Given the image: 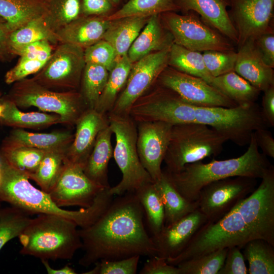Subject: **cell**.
Wrapping results in <instances>:
<instances>
[{
    "mask_svg": "<svg viewBox=\"0 0 274 274\" xmlns=\"http://www.w3.org/2000/svg\"><path fill=\"white\" fill-rule=\"evenodd\" d=\"M42 1H47V0H42Z\"/></svg>",
    "mask_w": 274,
    "mask_h": 274,
    "instance_id": "61",
    "label": "cell"
},
{
    "mask_svg": "<svg viewBox=\"0 0 274 274\" xmlns=\"http://www.w3.org/2000/svg\"><path fill=\"white\" fill-rule=\"evenodd\" d=\"M52 45L47 40L38 41L14 48L11 50V54L12 56L18 55L23 59L46 62L53 52Z\"/></svg>",
    "mask_w": 274,
    "mask_h": 274,
    "instance_id": "47",
    "label": "cell"
},
{
    "mask_svg": "<svg viewBox=\"0 0 274 274\" xmlns=\"http://www.w3.org/2000/svg\"><path fill=\"white\" fill-rule=\"evenodd\" d=\"M234 71L260 91L274 85L273 69L264 63L253 39L238 47Z\"/></svg>",
    "mask_w": 274,
    "mask_h": 274,
    "instance_id": "22",
    "label": "cell"
},
{
    "mask_svg": "<svg viewBox=\"0 0 274 274\" xmlns=\"http://www.w3.org/2000/svg\"><path fill=\"white\" fill-rule=\"evenodd\" d=\"M134 192L143 208L150 235L155 236L164 225V210L154 182L142 186Z\"/></svg>",
    "mask_w": 274,
    "mask_h": 274,
    "instance_id": "35",
    "label": "cell"
},
{
    "mask_svg": "<svg viewBox=\"0 0 274 274\" xmlns=\"http://www.w3.org/2000/svg\"><path fill=\"white\" fill-rule=\"evenodd\" d=\"M207 221L206 216L197 209L172 224L164 226L157 235L152 237L157 255L167 259L179 255Z\"/></svg>",
    "mask_w": 274,
    "mask_h": 274,
    "instance_id": "20",
    "label": "cell"
},
{
    "mask_svg": "<svg viewBox=\"0 0 274 274\" xmlns=\"http://www.w3.org/2000/svg\"><path fill=\"white\" fill-rule=\"evenodd\" d=\"M41 40H47L53 45L58 44L56 33L47 23L45 15L31 20L11 33L9 40L10 53L14 48Z\"/></svg>",
    "mask_w": 274,
    "mask_h": 274,
    "instance_id": "38",
    "label": "cell"
},
{
    "mask_svg": "<svg viewBox=\"0 0 274 274\" xmlns=\"http://www.w3.org/2000/svg\"><path fill=\"white\" fill-rule=\"evenodd\" d=\"M168 66L185 74L201 78L210 84L213 78L206 66L202 54L174 43L170 47Z\"/></svg>",
    "mask_w": 274,
    "mask_h": 274,
    "instance_id": "34",
    "label": "cell"
},
{
    "mask_svg": "<svg viewBox=\"0 0 274 274\" xmlns=\"http://www.w3.org/2000/svg\"><path fill=\"white\" fill-rule=\"evenodd\" d=\"M249 274L274 273V246L262 239L249 242L243 248Z\"/></svg>",
    "mask_w": 274,
    "mask_h": 274,
    "instance_id": "37",
    "label": "cell"
},
{
    "mask_svg": "<svg viewBox=\"0 0 274 274\" xmlns=\"http://www.w3.org/2000/svg\"><path fill=\"white\" fill-rule=\"evenodd\" d=\"M111 21L105 15L85 16L79 18L58 30V43H68L83 49L103 39Z\"/></svg>",
    "mask_w": 274,
    "mask_h": 274,
    "instance_id": "23",
    "label": "cell"
},
{
    "mask_svg": "<svg viewBox=\"0 0 274 274\" xmlns=\"http://www.w3.org/2000/svg\"><path fill=\"white\" fill-rule=\"evenodd\" d=\"M109 75V71L101 65L90 63L85 64L81 80L80 92L88 108L95 109Z\"/></svg>",
    "mask_w": 274,
    "mask_h": 274,
    "instance_id": "39",
    "label": "cell"
},
{
    "mask_svg": "<svg viewBox=\"0 0 274 274\" xmlns=\"http://www.w3.org/2000/svg\"><path fill=\"white\" fill-rule=\"evenodd\" d=\"M84 56L86 63L101 65L109 72L117 61L114 48L109 43L103 39L84 49Z\"/></svg>",
    "mask_w": 274,
    "mask_h": 274,
    "instance_id": "45",
    "label": "cell"
},
{
    "mask_svg": "<svg viewBox=\"0 0 274 274\" xmlns=\"http://www.w3.org/2000/svg\"><path fill=\"white\" fill-rule=\"evenodd\" d=\"M210 84L237 105L256 102L261 92L235 71L213 77Z\"/></svg>",
    "mask_w": 274,
    "mask_h": 274,
    "instance_id": "31",
    "label": "cell"
},
{
    "mask_svg": "<svg viewBox=\"0 0 274 274\" xmlns=\"http://www.w3.org/2000/svg\"><path fill=\"white\" fill-rule=\"evenodd\" d=\"M107 116L115 136L113 156L122 175L120 182L110 187L109 192L114 196L134 192L142 186L154 182L143 166L138 155L136 123L129 115L108 113Z\"/></svg>",
    "mask_w": 274,
    "mask_h": 274,
    "instance_id": "7",
    "label": "cell"
},
{
    "mask_svg": "<svg viewBox=\"0 0 274 274\" xmlns=\"http://www.w3.org/2000/svg\"><path fill=\"white\" fill-rule=\"evenodd\" d=\"M105 188L89 179L81 167L65 162L54 186L49 193L60 208L90 207L97 195Z\"/></svg>",
    "mask_w": 274,
    "mask_h": 274,
    "instance_id": "16",
    "label": "cell"
},
{
    "mask_svg": "<svg viewBox=\"0 0 274 274\" xmlns=\"http://www.w3.org/2000/svg\"><path fill=\"white\" fill-rule=\"evenodd\" d=\"M149 17H129L111 21L103 40L114 48L117 60L127 55L129 48Z\"/></svg>",
    "mask_w": 274,
    "mask_h": 274,
    "instance_id": "29",
    "label": "cell"
},
{
    "mask_svg": "<svg viewBox=\"0 0 274 274\" xmlns=\"http://www.w3.org/2000/svg\"><path fill=\"white\" fill-rule=\"evenodd\" d=\"M4 110L0 117V124L14 128L41 129L54 124H62V120L57 114L44 112H23L12 101L5 96L1 102Z\"/></svg>",
    "mask_w": 274,
    "mask_h": 274,
    "instance_id": "27",
    "label": "cell"
},
{
    "mask_svg": "<svg viewBox=\"0 0 274 274\" xmlns=\"http://www.w3.org/2000/svg\"><path fill=\"white\" fill-rule=\"evenodd\" d=\"M140 274H180L177 266L167 263L166 259L158 255L149 257L145 263Z\"/></svg>",
    "mask_w": 274,
    "mask_h": 274,
    "instance_id": "50",
    "label": "cell"
},
{
    "mask_svg": "<svg viewBox=\"0 0 274 274\" xmlns=\"http://www.w3.org/2000/svg\"><path fill=\"white\" fill-rule=\"evenodd\" d=\"M271 165L267 156L260 152L253 133L247 151L238 157L187 164L176 173L165 170L180 194L187 200L195 201L200 190L213 182L234 177L261 179Z\"/></svg>",
    "mask_w": 274,
    "mask_h": 274,
    "instance_id": "4",
    "label": "cell"
},
{
    "mask_svg": "<svg viewBox=\"0 0 274 274\" xmlns=\"http://www.w3.org/2000/svg\"><path fill=\"white\" fill-rule=\"evenodd\" d=\"M254 41L264 63L273 68L274 31L262 34L254 39Z\"/></svg>",
    "mask_w": 274,
    "mask_h": 274,
    "instance_id": "51",
    "label": "cell"
},
{
    "mask_svg": "<svg viewBox=\"0 0 274 274\" xmlns=\"http://www.w3.org/2000/svg\"><path fill=\"white\" fill-rule=\"evenodd\" d=\"M173 125L162 121L136 123V148L140 161L152 181L159 180L161 164L169 143Z\"/></svg>",
    "mask_w": 274,
    "mask_h": 274,
    "instance_id": "18",
    "label": "cell"
},
{
    "mask_svg": "<svg viewBox=\"0 0 274 274\" xmlns=\"http://www.w3.org/2000/svg\"><path fill=\"white\" fill-rule=\"evenodd\" d=\"M2 180L0 185V201L7 202L29 215L54 214L75 222L80 228L92 224L106 211L113 199L109 189H104L92 204L78 211H69L57 206L49 193L33 186L27 174L8 163L0 156Z\"/></svg>",
    "mask_w": 274,
    "mask_h": 274,
    "instance_id": "3",
    "label": "cell"
},
{
    "mask_svg": "<svg viewBox=\"0 0 274 274\" xmlns=\"http://www.w3.org/2000/svg\"><path fill=\"white\" fill-rule=\"evenodd\" d=\"M226 139L204 124L194 122L173 126L163 161L170 173L180 171L185 165L216 156Z\"/></svg>",
    "mask_w": 274,
    "mask_h": 274,
    "instance_id": "6",
    "label": "cell"
},
{
    "mask_svg": "<svg viewBox=\"0 0 274 274\" xmlns=\"http://www.w3.org/2000/svg\"><path fill=\"white\" fill-rule=\"evenodd\" d=\"M180 10L175 0H128L117 11L105 18L109 21L129 17H149Z\"/></svg>",
    "mask_w": 274,
    "mask_h": 274,
    "instance_id": "36",
    "label": "cell"
},
{
    "mask_svg": "<svg viewBox=\"0 0 274 274\" xmlns=\"http://www.w3.org/2000/svg\"><path fill=\"white\" fill-rule=\"evenodd\" d=\"M170 46L151 53L132 64L125 87L109 113L128 115L134 102L154 84L168 66Z\"/></svg>",
    "mask_w": 274,
    "mask_h": 274,
    "instance_id": "14",
    "label": "cell"
},
{
    "mask_svg": "<svg viewBox=\"0 0 274 274\" xmlns=\"http://www.w3.org/2000/svg\"><path fill=\"white\" fill-rule=\"evenodd\" d=\"M21 109L36 107L60 116L62 124L73 126L87 107L78 90L56 91L48 89L31 78L13 83L5 96Z\"/></svg>",
    "mask_w": 274,
    "mask_h": 274,
    "instance_id": "8",
    "label": "cell"
},
{
    "mask_svg": "<svg viewBox=\"0 0 274 274\" xmlns=\"http://www.w3.org/2000/svg\"><path fill=\"white\" fill-rule=\"evenodd\" d=\"M0 207H1V204H0Z\"/></svg>",
    "mask_w": 274,
    "mask_h": 274,
    "instance_id": "62",
    "label": "cell"
},
{
    "mask_svg": "<svg viewBox=\"0 0 274 274\" xmlns=\"http://www.w3.org/2000/svg\"><path fill=\"white\" fill-rule=\"evenodd\" d=\"M42 264L44 265L48 274H76V271L68 265H66L59 269H54L51 267L48 260H42Z\"/></svg>",
    "mask_w": 274,
    "mask_h": 274,
    "instance_id": "56",
    "label": "cell"
},
{
    "mask_svg": "<svg viewBox=\"0 0 274 274\" xmlns=\"http://www.w3.org/2000/svg\"><path fill=\"white\" fill-rule=\"evenodd\" d=\"M2 171H1V167H0V185H1V182H2Z\"/></svg>",
    "mask_w": 274,
    "mask_h": 274,
    "instance_id": "59",
    "label": "cell"
},
{
    "mask_svg": "<svg viewBox=\"0 0 274 274\" xmlns=\"http://www.w3.org/2000/svg\"><path fill=\"white\" fill-rule=\"evenodd\" d=\"M254 136L259 148L266 156L274 158V139L271 133L266 129L262 128L256 130Z\"/></svg>",
    "mask_w": 274,
    "mask_h": 274,
    "instance_id": "54",
    "label": "cell"
},
{
    "mask_svg": "<svg viewBox=\"0 0 274 274\" xmlns=\"http://www.w3.org/2000/svg\"><path fill=\"white\" fill-rule=\"evenodd\" d=\"M109 1L112 3V4L113 5V4H114V5H117V4H118L120 2V0H109Z\"/></svg>",
    "mask_w": 274,
    "mask_h": 274,
    "instance_id": "58",
    "label": "cell"
},
{
    "mask_svg": "<svg viewBox=\"0 0 274 274\" xmlns=\"http://www.w3.org/2000/svg\"><path fill=\"white\" fill-rule=\"evenodd\" d=\"M173 43L172 36L163 26L160 15H152L132 43L127 55L133 64L151 53L170 46Z\"/></svg>",
    "mask_w": 274,
    "mask_h": 274,
    "instance_id": "24",
    "label": "cell"
},
{
    "mask_svg": "<svg viewBox=\"0 0 274 274\" xmlns=\"http://www.w3.org/2000/svg\"><path fill=\"white\" fill-rule=\"evenodd\" d=\"M46 151L28 147L0 148V156L13 167L30 174L36 170Z\"/></svg>",
    "mask_w": 274,
    "mask_h": 274,
    "instance_id": "42",
    "label": "cell"
},
{
    "mask_svg": "<svg viewBox=\"0 0 274 274\" xmlns=\"http://www.w3.org/2000/svg\"><path fill=\"white\" fill-rule=\"evenodd\" d=\"M11 32L6 21L0 16V54L4 60L11 59L12 56L9 46V40Z\"/></svg>",
    "mask_w": 274,
    "mask_h": 274,
    "instance_id": "55",
    "label": "cell"
},
{
    "mask_svg": "<svg viewBox=\"0 0 274 274\" xmlns=\"http://www.w3.org/2000/svg\"><path fill=\"white\" fill-rule=\"evenodd\" d=\"M67 148L47 150L36 170L27 174L43 191L49 193L56 184L65 164Z\"/></svg>",
    "mask_w": 274,
    "mask_h": 274,
    "instance_id": "33",
    "label": "cell"
},
{
    "mask_svg": "<svg viewBox=\"0 0 274 274\" xmlns=\"http://www.w3.org/2000/svg\"><path fill=\"white\" fill-rule=\"evenodd\" d=\"M70 131L34 133L22 128H14L3 140L1 148L28 147L49 150L67 148L74 139Z\"/></svg>",
    "mask_w": 274,
    "mask_h": 274,
    "instance_id": "25",
    "label": "cell"
},
{
    "mask_svg": "<svg viewBox=\"0 0 274 274\" xmlns=\"http://www.w3.org/2000/svg\"><path fill=\"white\" fill-rule=\"evenodd\" d=\"M0 60L4 61V59H3V58L2 57V56L1 55V54H0Z\"/></svg>",
    "mask_w": 274,
    "mask_h": 274,
    "instance_id": "60",
    "label": "cell"
},
{
    "mask_svg": "<svg viewBox=\"0 0 274 274\" xmlns=\"http://www.w3.org/2000/svg\"><path fill=\"white\" fill-rule=\"evenodd\" d=\"M155 84V83H154ZM132 105L128 115L136 123L162 121L172 125L194 122L195 106L156 82Z\"/></svg>",
    "mask_w": 274,
    "mask_h": 274,
    "instance_id": "10",
    "label": "cell"
},
{
    "mask_svg": "<svg viewBox=\"0 0 274 274\" xmlns=\"http://www.w3.org/2000/svg\"><path fill=\"white\" fill-rule=\"evenodd\" d=\"M156 82L177 93L195 107L231 108L237 106L216 88L201 78L167 66Z\"/></svg>",
    "mask_w": 274,
    "mask_h": 274,
    "instance_id": "15",
    "label": "cell"
},
{
    "mask_svg": "<svg viewBox=\"0 0 274 274\" xmlns=\"http://www.w3.org/2000/svg\"><path fill=\"white\" fill-rule=\"evenodd\" d=\"M241 250L235 246L228 248L224 263L218 274L248 273L245 259Z\"/></svg>",
    "mask_w": 274,
    "mask_h": 274,
    "instance_id": "49",
    "label": "cell"
},
{
    "mask_svg": "<svg viewBox=\"0 0 274 274\" xmlns=\"http://www.w3.org/2000/svg\"><path fill=\"white\" fill-rule=\"evenodd\" d=\"M78 227L60 216L39 214L18 237L22 246L20 253L41 260L72 259L82 247Z\"/></svg>",
    "mask_w": 274,
    "mask_h": 274,
    "instance_id": "5",
    "label": "cell"
},
{
    "mask_svg": "<svg viewBox=\"0 0 274 274\" xmlns=\"http://www.w3.org/2000/svg\"><path fill=\"white\" fill-rule=\"evenodd\" d=\"M206 66L213 77L234 71L237 51L209 50L203 52Z\"/></svg>",
    "mask_w": 274,
    "mask_h": 274,
    "instance_id": "44",
    "label": "cell"
},
{
    "mask_svg": "<svg viewBox=\"0 0 274 274\" xmlns=\"http://www.w3.org/2000/svg\"><path fill=\"white\" fill-rule=\"evenodd\" d=\"M31 219L15 207L0 208V251L8 242L22 233Z\"/></svg>",
    "mask_w": 274,
    "mask_h": 274,
    "instance_id": "41",
    "label": "cell"
},
{
    "mask_svg": "<svg viewBox=\"0 0 274 274\" xmlns=\"http://www.w3.org/2000/svg\"><path fill=\"white\" fill-rule=\"evenodd\" d=\"M259 185L215 221H207L177 256L168 263H179L211 252L262 239L274 246V167L271 165Z\"/></svg>",
    "mask_w": 274,
    "mask_h": 274,
    "instance_id": "1",
    "label": "cell"
},
{
    "mask_svg": "<svg viewBox=\"0 0 274 274\" xmlns=\"http://www.w3.org/2000/svg\"><path fill=\"white\" fill-rule=\"evenodd\" d=\"M45 63L46 62L38 60L20 58L17 63L5 74V82L7 84H11L26 78L30 75L35 74Z\"/></svg>",
    "mask_w": 274,
    "mask_h": 274,
    "instance_id": "48",
    "label": "cell"
},
{
    "mask_svg": "<svg viewBox=\"0 0 274 274\" xmlns=\"http://www.w3.org/2000/svg\"><path fill=\"white\" fill-rule=\"evenodd\" d=\"M46 13V2L42 0H0V16L12 32Z\"/></svg>",
    "mask_w": 274,
    "mask_h": 274,
    "instance_id": "30",
    "label": "cell"
},
{
    "mask_svg": "<svg viewBox=\"0 0 274 274\" xmlns=\"http://www.w3.org/2000/svg\"><path fill=\"white\" fill-rule=\"evenodd\" d=\"M132 65L127 55L117 60L109 72L107 83L95 108L96 111L106 115L111 111L121 90L125 87Z\"/></svg>",
    "mask_w": 274,
    "mask_h": 274,
    "instance_id": "32",
    "label": "cell"
},
{
    "mask_svg": "<svg viewBox=\"0 0 274 274\" xmlns=\"http://www.w3.org/2000/svg\"><path fill=\"white\" fill-rule=\"evenodd\" d=\"M162 201L164 210V225L168 226L198 209L197 200L190 201L183 196L162 169L160 179L154 182Z\"/></svg>",
    "mask_w": 274,
    "mask_h": 274,
    "instance_id": "28",
    "label": "cell"
},
{
    "mask_svg": "<svg viewBox=\"0 0 274 274\" xmlns=\"http://www.w3.org/2000/svg\"><path fill=\"white\" fill-rule=\"evenodd\" d=\"M45 19L56 32L82 15L81 0H47Z\"/></svg>",
    "mask_w": 274,
    "mask_h": 274,
    "instance_id": "40",
    "label": "cell"
},
{
    "mask_svg": "<svg viewBox=\"0 0 274 274\" xmlns=\"http://www.w3.org/2000/svg\"><path fill=\"white\" fill-rule=\"evenodd\" d=\"M257 179L230 177L213 182L202 188L197 200L198 209L208 221H215L227 213L256 188Z\"/></svg>",
    "mask_w": 274,
    "mask_h": 274,
    "instance_id": "13",
    "label": "cell"
},
{
    "mask_svg": "<svg viewBox=\"0 0 274 274\" xmlns=\"http://www.w3.org/2000/svg\"><path fill=\"white\" fill-rule=\"evenodd\" d=\"M176 3L186 13L194 12L208 25L237 45L238 36L230 17L228 8L229 0H175Z\"/></svg>",
    "mask_w": 274,
    "mask_h": 274,
    "instance_id": "21",
    "label": "cell"
},
{
    "mask_svg": "<svg viewBox=\"0 0 274 274\" xmlns=\"http://www.w3.org/2000/svg\"><path fill=\"white\" fill-rule=\"evenodd\" d=\"M228 248L219 249L179 263L180 274H218L223 266Z\"/></svg>",
    "mask_w": 274,
    "mask_h": 274,
    "instance_id": "43",
    "label": "cell"
},
{
    "mask_svg": "<svg viewBox=\"0 0 274 274\" xmlns=\"http://www.w3.org/2000/svg\"><path fill=\"white\" fill-rule=\"evenodd\" d=\"M140 256L114 260H101L94 264V267L85 274H135L137 272Z\"/></svg>",
    "mask_w": 274,
    "mask_h": 274,
    "instance_id": "46",
    "label": "cell"
},
{
    "mask_svg": "<svg viewBox=\"0 0 274 274\" xmlns=\"http://www.w3.org/2000/svg\"><path fill=\"white\" fill-rule=\"evenodd\" d=\"M195 122L212 127L239 146L250 143L256 130L268 127L256 102L234 107H195Z\"/></svg>",
    "mask_w": 274,
    "mask_h": 274,
    "instance_id": "9",
    "label": "cell"
},
{
    "mask_svg": "<svg viewBox=\"0 0 274 274\" xmlns=\"http://www.w3.org/2000/svg\"><path fill=\"white\" fill-rule=\"evenodd\" d=\"M3 110H4V106L2 105V104L0 102V117L2 115Z\"/></svg>",
    "mask_w": 274,
    "mask_h": 274,
    "instance_id": "57",
    "label": "cell"
},
{
    "mask_svg": "<svg viewBox=\"0 0 274 274\" xmlns=\"http://www.w3.org/2000/svg\"><path fill=\"white\" fill-rule=\"evenodd\" d=\"M113 4L109 0H81V13L85 16L105 15Z\"/></svg>",
    "mask_w": 274,
    "mask_h": 274,
    "instance_id": "52",
    "label": "cell"
},
{
    "mask_svg": "<svg viewBox=\"0 0 274 274\" xmlns=\"http://www.w3.org/2000/svg\"><path fill=\"white\" fill-rule=\"evenodd\" d=\"M84 51L76 45L58 43L43 67L31 78L52 90H77L86 64Z\"/></svg>",
    "mask_w": 274,
    "mask_h": 274,
    "instance_id": "12",
    "label": "cell"
},
{
    "mask_svg": "<svg viewBox=\"0 0 274 274\" xmlns=\"http://www.w3.org/2000/svg\"><path fill=\"white\" fill-rule=\"evenodd\" d=\"M261 111L268 127L274 126V85L263 91Z\"/></svg>",
    "mask_w": 274,
    "mask_h": 274,
    "instance_id": "53",
    "label": "cell"
},
{
    "mask_svg": "<svg viewBox=\"0 0 274 274\" xmlns=\"http://www.w3.org/2000/svg\"><path fill=\"white\" fill-rule=\"evenodd\" d=\"M164 27L172 35L173 43L195 51L234 50V44L208 25L195 13L180 15L175 12L160 14Z\"/></svg>",
    "mask_w": 274,
    "mask_h": 274,
    "instance_id": "11",
    "label": "cell"
},
{
    "mask_svg": "<svg viewBox=\"0 0 274 274\" xmlns=\"http://www.w3.org/2000/svg\"><path fill=\"white\" fill-rule=\"evenodd\" d=\"M112 134L109 124L99 132L84 168L85 174L89 179L105 188L110 187L108 173L109 161L113 156Z\"/></svg>",
    "mask_w": 274,
    "mask_h": 274,
    "instance_id": "26",
    "label": "cell"
},
{
    "mask_svg": "<svg viewBox=\"0 0 274 274\" xmlns=\"http://www.w3.org/2000/svg\"><path fill=\"white\" fill-rule=\"evenodd\" d=\"M144 218L143 208L135 192L113 198L92 224L78 229L84 251L79 264L87 267L101 260L157 255Z\"/></svg>",
    "mask_w": 274,
    "mask_h": 274,
    "instance_id": "2",
    "label": "cell"
},
{
    "mask_svg": "<svg viewBox=\"0 0 274 274\" xmlns=\"http://www.w3.org/2000/svg\"><path fill=\"white\" fill-rule=\"evenodd\" d=\"M109 125L107 115L86 109L77 120L74 139L65 153V162L83 168L99 132Z\"/></svg>",
    "mask_w": 274,
    "mask_h": 274,
    "instance_id": "19",
    "label": "cell"
},
{
    "mask_svg": "<svg viewBox=\"0 0 274 274\" xmlns=\"http://www.w3.org/2000/svg\"><path fill=\"white\" fill-rule=\"evenodd\" d=\"M228 11L238 36V47L273 31L274 0H229Z\"/></svg>",
    "mask_w": 274,
    "mask_h": 274,
    "instance_id": "17",
    "label": "cell"
}]
</instances>
